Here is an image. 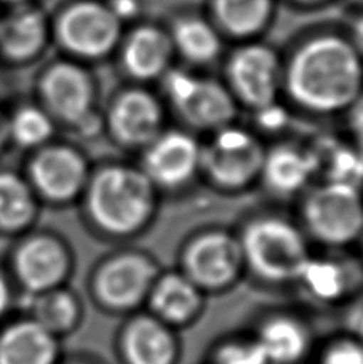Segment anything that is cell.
<instances>
[{"label":"cell","instance_id":"obj_30","mask_svg":"<svg viewBox=\"0 0 363 364\" xmlns=\"http://www.w3.org/2000/svg\"><path fill=\"white\" fill-rule=\"evenodd\" d=\"M317 364H363V343L351 333L327 339L315 352Z\"/></svg>","mask_w":363,"mask_h":364},{"label":"cell","instance_id":"obj_10","mask_svg":"<svg viewBox=\"0 0 363 364\" xmlns=\"http://www.w3.org/2000/svg\"><path fill=\"white\" fill-rule=\"evenodd\" d=\"M90 173L85 157L77 149L47 144L32 155L26 179L37 198L53 205H69L80 200Z\"/></svg>","mask_w":363,"mask_h":364},{"label":"cell","instance_id":"obj_20","mask_svg":"<svg viewBox=\"0 0 363 364\" xmlns=\"http://www.w3.org/2000/svg\"><path fill=\"white\" fill-rule=\"evenodd\" d=\"M50 32L48 18L38 6H10L0 18V60L16 66L37 60L47 48Z\"/></svg>","mask_w":363,"mask_h":364},{"label":"cell","instance_id":"obj_22","mask_svg":"<svg viewBox=\"0 0 363 364\" xmlns=\"http://www.w3.org/2000/svg\"><path fill=\"white\" fill-rule=\"evenodd\" d=\"M315 173L312 154L291 146H278L265 152L259 178L272 193L291 197L302 192Z\"/></svg>","mask_w":363,"mask_h":364},{"label":"cell","instance_id":"obj_40","mask_svg":"<svg viewBox=\"0 0 363 364\" xmlns=\"http://www.w3.org/2000/svg\"><path fill=\"white\" fill-rule=\"evenodd\" d=\"M355 2H360V4H363V0H355Z\"/></svg>","mask_w":363,"mask_h":364},{"label":"cell","instance_id":"obj_4","mask_svg":"<svg viewBox=\"0 0 363 364\" xmlns=\"http://www.w3.org/2000/svg\"><path fill=\"white\" fill-rule=\"evenodd\" d=\"M160 270V264L151 252L132 246L114 250L102 256L90 272V299L105 314L132 315L146 305Z\"/></svg>","mask_w":363,"mask_h":364},{"label":"cell","instance_id":"obj_33","mask_svg":"<svg viewBox=\"0 0 363 364\" xmlns=\"http://www.w3.org/2000/svg\"><path fill=\"white\" fill-rule=\"evenodd\" d=\"M9 144V114H5L4 109L0 107V152H2Z\"/></svg>","mask_w":363,"mask_h":364},{"label":"cell","instance_id":"obj_39","mask_svg":"<svg viewBox=\"0 0 363 364\" xmlns=\"http://www.w3.org/2000/svg\"><path fill=\"white\" fill-rule=\"evenodd\" d=\"M301 2H314V0H301Z\"/></svg>","mask_w":363,"mask_h":364},{"label":"cell","instance_id":"obj_12","mask_svg":"<svg viewBox=\"0 0 363 364\" xmlns=\"http://www.w3.org/2000/svg\"><path fill=\"white\" fill-rule=\"evenodd\" d=\"M165 88L179 115L192 127L219 129L234 119V96L215 80L173 70L165 77Z\"/></svg>","mask_w":363,"mask_h":364},{"label":"cell","instance_id":"obj_35","mask_svg":"<svg viewBox=\"0 0 363 364\" xmlns=\"http://www.w3.org/2000/svg\"><path fill=\"white\" fill-rule=\"evenodd\" d=\"M349 333L354 334L363 343V310H359L352 318V326Z\"/></svg>","mask_w":363,"mask_h":364},{"label":"cell","instance_id":"obj_11","mask_svg":"<svg viewBox=\"0 0 363 364\" xmlns=\"http://www.w3.org/2000/svg\"><path fill=\"white\" fill-rule=\"evenodd\" d=\"M13 270L29 296L66 286L74 270L73 250L55 233H34L19 243L13 256Z\"/></svg>","mask_w":363,"mask_h":364},{"label":"cell","instance_id":"obj_28","mask_svg":"<svg viewBox=\"0 0 363 364\" xmlns=\"http://www.w3.org/2000/svg\"><path fill=\"white\" fill-rule=\"evenodd\" d=\"M173 47L194 63H209L221 50L216 29L204 19L187 18L174 24Z\"/></svg>","mask_w":363,"mask_h":364},{"label":"cell","instance_id":"obj_5","mask_svg":"<svg viewBox=\"0 0 363 364\" xmlns=\"http://www.w3.org/2000/svg\"><path fill=\"white\" fill-rule=\"evenodd\" d=\"M298 224L310 245L323 250H349L363 233V193L360 187L322 182L302 195Z\"/></svg>","mask_w":363,"mask_h":364},{"label":"cell","instance_id":"obj_13","mask_svg":"<svg viewBox=\"0 0 363 364\" xmlns=\"http://www.w3.org/2000/svg\"><path fill=\"white\" fill-rule=\"evenodd\" d=\"M42 107L55 122L85 127L93 110V82L85 69L70 61H58L38 80Z\"/></svg>","mask_w":363,"mask_h":364},{"label":"cell","instance_id":"obj_34","mask_svg":"<svg viewBox=\"0 0 363 364\" xmlns=\"http://www.w3.org/2000/svg\"><path fill=\"white\" fill-rule=\"evenodd\" d=\"M354 47L359 50V53L363 56V16L359 18L357 21L354 23V29H352V41Z\"/></svg>","mask_w":363,"mask_h":364},{"label":"cell","instance_id":"obj_3","mask_svg":"<svg viewBox=\"0 0 363 364\" xmlns=\"http://www.w3.org/2000/svg\"><path fill=\"white\" fill-rule=\"evenodd\" d=\"M246 275L268 286L295 284L312 250L306 233L288 216L256 213L238 225Z\"/></svg>","mask_w":363,"mask_h":364},{"label":"cell","instance_id":"obj_25","mask_svg":"<svg viewBox=\"0 0 363 364\" xmlns=\"http://www.w3.org/2000/svg\"><path fill=\"white\" fill-rule=\"evenodd\" d=\"M37 200L28 179L13 171H0V230L18 233L34 224Z\"/></svg>","mask_w":363,"mask_h":364},{"label":"cell","instance_id":"obj_6","mask_svg":"<svg viewBox=\"0 0 363 364\" xmlns=\"http://www.w3.org/2000/svg\"><path fill=\"white\" fill-rule=\"evenodd\" d=\"M177 269L206 297L232 291L246 275L237 232L221 225L192 232L179 246Z\"/></svg>","mask_w":363,"mask_h":364},{"label":"cell","instance_id":"obj_9","mask_svg":"<svg viewBox=\"0 0 363 364\" xmlns=\"http://www.w3.org/2000/svg\"><path fill=\"white\" fill-rule=\"evenodd\" d=\"M295 286L315 305L349 304L363 291V261L347 250L312 252Z\"/></svg>","mask_w":363,"mask_h":364},{"label":"cell","instance_id":"obj_16","mask_svg":"<svg viewBox=\"0 0 363 364\" xmlns=\"http://www.w3.org/2000/svg\"><path fill=\"white\" fill-rule=\"evenodd\" d=\"M197 141L179 132L160 133L146 147L141 170L157 191H179L200 173Z\"/></svg>","mask_w":363,"mask_h":364},{"label":"cell","instance_id":"obj_36","mask_svg":"<svg viewBox=\"0 0 363 364\" xmlns=\"http://www.w3.org/2000/svg\"><path fill=\"white\" fill-rule=\"evenodd\" d=\"M0 4L9 5V6H16L23 4H29V0H0Z\"/></svg>","mask_w":363,"mask_h":364},{"label":"cell","instance_id":"obj_27","mask_svg":"<svg viewBox=\"0 0 363 364\" xmlns=\"http://www.w3.org/2000/svg\"><path fill=\"white\" fill-rule=\"evenodd\" d=\"M55 132V120L42 106L23 104L9 114L10 142L21 149L37 151L48 144Z\"/></svg>","mask_w":363,"mask_h":364},{"label":"cell","instance_id":"obj_24","mask_svg":"<svg viewBox=\"0 0 363 364\" xmlns=\"http://www.w3.org/2000/svg\"><path fill=\"white\" fill-rule=\"evenodd\" d=\"M29 318L58 339L73 334L83 320V304L77 292L60 286L29 296Z\"/></svg>","mask_w":363,"mask_h":364},{"label":"cell","instance_id":"obj_38","mask_svg":"<svg viewBox=\"0 0 363 364\" xmlns=\"http://www.w3.org/2000/svg\"><path fill=\"white\" fill-rule=\"evenodd\" d=\"M359 245L362 246V251H363V233H362V237H360V242H359Z\"/></svg>","mask_w":363,"mask_h":364},{"label":"cell","instance_id":"obj_2","mask_svg":"<svg viewBox=\"0 0 363 364\" xmlns=\"http://www.w3.org/2000/svg\"><path fill=\"white\" fill-rule=\"evenodd\" d=\"M80 201L95 235L128 242L151 229L159 211V191L141 168L112 164L90 173Z\"/></svg>","mask_w":363,"mask_h":364},{"label":"cell","instance_id":"obj_8","mask_svg":"<svg viewBox=\"0 0 363 364\" xmlns=\"http://www.w3.org/2000/svg\"><path fill=\"white\" fill-rule=\"evenodd\" d=\"M51 32L63 50L83 60L106 56L117 45L122 21L109 5L79 0L55 19Z\"/></svg>","mask_w":363,"mask_h":364},{"label":"cell","instance_id":"obj_29","mask_svg":"<svg viewBox=\"0 0 363 364\" xmlns=\"http://www.w3.org/2000/svg\"><path fill=\"white\" fill-rule=\"evenodd\" d=\"M209 364H269V361L255 336L238 334L213 343Z\"/></svg>","mask_w":363,"mask_h":364},{"label":"cell","instance_id":"obj_14","mask_svg":"<svg viewBox=\"0 0 363 364\" xmlns=\"http://www.w3.org/2000/svg\"><path fill=\"white\" fill-rule=\"evenodd\" d=\"M115 352L120 364H178L179 334L149 311L140 310L125 316L120 324Z\"/></svg>","mask_w":363,"mask_h":364},{"label":"cell","instance_id":"obj_17","mask_svg":"<svg viewBox=\"0 0 363 364\" xmlns=\"http://www.w3.org/2000/svg\"><path fill=\"white\" fill-rule=\"evenodd\" d=\"M269 364H304L315 352L312 326L290 310H274L261 316L253 329Z\"/></svg>","mask_w":363,"mask_h":364},{"label":"cell","instance_id":"obj_19","mask_svg":"<svg viewBox=\"0 0 363 364\" xmlns=\"http://www.w3.org/2000/svg\"><path fill=\"white\" fill-rule=\"evenodd\" d=\"M162 107L144 90H127L115 97L107 115L111 134L125 147H147L162 133Z\"/></svg>","mask_w":363,"mask_h":364},{"label":"cell","instance_id":"obj_31","mask_svg":"<svg viewBox=\"0 0 363 364\" xmlns=\"http://www.w3.org/2000/svg\"><path fill=\"white\" fill-rule=\"evenodd\" d=\"M349 109H351V128L359 147L363 151V91Z\"/></svg>","mask_w":363,"mask_h":364},{"label":"cell","instance_id":"obj_37","mask_svg":"<svg viewBox=\"0 0 363 364\" xmlns=\"http://www.w3.org/2000/svg\"><path fill=\"white\" fill-rule=\"evenodd\" d=\"M66 364H95V363L87 361V360H74V361H69Z\"/></svg>","mask_w":363,"mask_h":364},{"label":"cell","instance_id":"obj_7","mask_svg":"<svg viewBox=\"0 0 363 364\" xmlns=\"http://www.w3.org/2000/svg\"><path fill=\"white\" fill-rule=\"evenodd\" d=\"M265 151L241 128H219L200 151V173L221 192H242L261 176Z\"/></svg>","mask_w":363,"mask_h":364},{"label":"cell","instance_id":"obj_32","mask_svg":"<svg viewBox=\"0 0 363 364\" xmlns=\"http://www.w3.org/2000/svg\"><path fill=\"white\" fill-rule=\"evenodd\" d=\"M11 304V291L6 278L0 273V316H2L6 310H9Z\"/></svg>","mask_w":363,"mask_h":364},{"label":"cell","instance_id":"obj_26","mask_svg":"<svg viewBox=\"0 0 363 364\" xmlns=\"http://www.w3.org/2000/svg\"><path fill=\"white\" fill-rule=\"evenodd\" d=\"M272 0H213V15L229 36H255L268 24Z\"/></svg>","mask_w":363,"mask_h":364},{"label":"cell","instance_id":"obj_23","mask_svg":"<svg viewBox=\"0 0 363 364\" xmlns=\"http://www.w3.org/2000/svg\"><path fill=\"white\" fill-rule=\"evenodd\" d=\"M173 48L172 37L165 32L154 26H141L127 37L123 45V68L135 79H155L167 70Z\"/></svg>","mask_w":363,"mask_h":364},{"label":"cell","instance_id":"obj_21","mask_svg":"<svg viewBox=\"0 0 363 364\" xmlns=\"http://www.w3.org/2000/svg\"><path fill=\"white\" fill-rule=\"evenodd\" d=\"M60 339L32 318L11 323L0 333V364H60Z\"/></svg>","mask_w":363,"mask_h":364},{"label":"cell","instance_id":"obj_18","mask_svg":"<svg viewBox=\"0 0 363 364\" xmlns=\"http://www.w3.org/2000/svg\"><path fill=\"white\" fill-rule=\"evenodd\" d=\"M206 296L178 269L160 270L144 310L174 331L196 324L204 315Z\"/></svg>","mask_w":363,"mask_h":364},{"label":"cell","instance_id":"obj_1","mask_svg":"<svg viewBox=\"0 0 363 364\" xmlns=\"http://www.w3.org/2000/svg\"><path fill=\"white\" fill-rule=\"evenodd\" d=\"M283 82L291 97L314 112L347 109L363 91V56L341 36L314 37L295 51Z\"/></svg>","mask_w":363,"mask_h":364},{"label":"cell","instance_id":"obj_15","mask_svg":"<svg viewBox=\"0 0 363 364\" xmlns=\"http://www.w3.org/2000/svg\"><path fill=\"white\" fill-rule=\"evenodd\" d=\"M232 93L256 110L272 106L280 88L282 73L277 55L264 45L238 48L228 63Z\"/></svg>","mask_w":363,"mask_h":364}]
</instances>
